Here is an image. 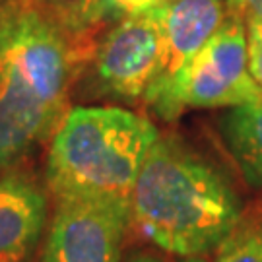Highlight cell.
Returning <instances> with one entry per match:
<instances>
[{
    "label": "cell",
    "instance_id": "cell-1",
    "mask_svg": "<svg viewBox=\"0 0 262 262\" xmlns=\"http://www.w3.org/2000/svg\"><path fill=\"white\" fill-rule=\"evenodd\" d=\"M233 183L192 146L159 134L132 190L130 220L161 251L194 258L217 249L243 214Z\"/></svg>",
    "mask_w": 262,
    "mask_h": 262
},
{
    "label": "cell",
    "instance_id": "cell-2",
    "mask_svg": "<svg viewBox=\"0 0 262 262\" xmlns=\"http://www.w3.org/2000/svg\"><path fill=\"white\" fill-rule=\"evenodd\" d=\"M159 130L121 107H74L62 117L47 158L56 198H95L130 206L142 165Z\"/></svg>",
    "mask_w": 262,
    "mask_h": 262
},
{
    "label": "cell",
    "instance_id": "cell-3",
    "mask_svg": "<svg viewBox=\"0 0 262 262\" xmlns=\"http://www.w3.org/2000/svg\"><path fill=\"white\" fill-rule=\"evenodd\" d=\"M144 101L163 121H173L188 109L262 103V90L249 68V33L243 16L229 12L214 37L171 80L150 88Z\"/></svg>",
    "mask_w": 262,
    "mask_h": 262
},
{
    "label": "cell",
    "instance_id": "cell-4",
    "mask_svg": "<svg viewBox=\"0 0 262 262\" xmlns=\"http://www.w3.org/2000/svg\"><path fill=\"white\" fill-rule=\"evenodd\" d=\"M130 206L95 198H56L43 262H119Z\"/></svg>",
    "mask_w": 262,
    "mask_h": 262
},
{
    "label": "cell",
    "instance_id": "cell-5",
    "mask_svg": "<svg viewBox=\"0 0 262 262\" xmlns=\"http://www.w3.org/2000/svg\"><path fill=\"white\" fill-rule=\"evenodd\" d=\"M163 60L159 10L121 19L95 49V74L105 92L122 99H144Z\"/></svg>",
    "mask_w": 262,
    "mask_h": 262
},
{
    "label": "cell",
    "instance_id": "cell-6",
    "mask_svg": "<svg viewBox=\"0 0 262 262\" xmlns=\"http://www.w3.org/2000/svg\"><path fill=\"white\" fill-rule=\"evenodd\" d=\"M163 60L158 80L165 84L187 64L224 26L229 14L225 0H171L159 6Z\"/></svg>",
    "mask_w": 262,
    "mask_h": 262
},
{
    "label": "cell",
    "instance_id": "cell-7",
    "mask_svg": "<svg viewBox=\"0 0 262 262\" xmlns=\"http://www.w3.org/2000/svg\"><path fill=\"white\" fill-rule=\"evenodd\" d=\"M47 222V196L26 177L0 179V262H31Z\"/></svg>",
    "mask_w": 262,
    "mask_h": 262
},
{
    "label": "cell",
    "instance_id": "cell-8",
    "mask_svg": "<svg viewBox=\"0 0 262 262\" xmlns=\"http://www.w3.org/2000/svg\"><path fill=\"white\" fill-rule=\"evenodd\" d=\"M217 126L245 181L251 187L262 188V103L227 109Z\"/></svg>",
    "mask_w": 262,
    "mask_h": 262
},
{
    "label": "cell",
    "instance_id": "cell-9",
    "mask_svg": "<svg viewBox=\"0 0 262 262\" xmlns=\"http://www.w3.org/2000/svg\"><path fill=\"white\" fill-rule=\"evenodd\" d=\"M214 262H262V200L245 208L215 249Z\"/></svg>",
    "mask_w": 262,
    "mask_h": 262
},
{
    "label": "cell",
    "instance_id": "cell-10",
    "mask_svg": "<svg viewBox=\"0 0 262 262\" xmlns=\"http://www.w3.org/2000/svg\"><path fill=\"white\" fill-rule=\"evenodd\" d=\"M43 14H47L51 19L60 24L62 28L72 33L74 37H80L85 33L84 24V8L85 0H28Z\"/></svg>",
    "mask_w": 262,
    "mask_h": 262
},
{
    "label": "cell",
    "instance_id": "cell-11",
    "mask_svg": "<svg viewBox=\"0 0 262 262\" xmlns=\"http://www.w3.org/2000/svg\"><path fill=\"white\" fill-rule=\"evenodd\" d=\"M171 0H99L94 14V28L99 24H117L130 16L146 14Z\"/></svg>",
    "mask_w": 262,
    "mask_h": 262
},
{
    "label": "cell",
    "instance_id": "cell-12",
    "mask_svg": "<svg viewBox=\"0 0 262 262\" xmlns=\"http://www.w3.org/2000/svg\"><path fill=\"white\" fill-rule=\"evenodd\" d=\"M247 33H249V68L254 82L262 90V31L247 24Z\"/></svg>",
    "mask_w": 262,
    "mask_h": 262
},
{
    "label": "cell",
    "instance_id": "cell-13",
    "mask_svg": "<svg viewBox=\"0 0 262 262\" xmlns=\"http://www.w3.org/2000/svg\"><path fill=\"white\" fill-rule=\"evenodd\" d=\"M227 10L235 12L245 19L262 18V0H225Z\"/></svg>",
    "mask_w": 262,
    "mask_h": 262
},
{
    "label": "cell",
    "instance_id": "cell-14",
    "mask_svg": "<svg viewBox=\"0 0 262 262\" xmlns=\"http://www.w3.org/2000/svg\"><path fill=\"white\" fill-rule=\"evenodd\" d=\"M97 4H99V0H85V8H84L85 29H94V14H95Z\"/></svg>",
    "mask_w": 262,
    "mask_h": 262
},
{
    "label": "cell",
    "instance_id": "cell-15",
    "mask_svg": "<svg viewBox=\"0 0 262 262\" xmlns=\"http://www.w3.org/2000/svg\"><path fill=\"white\" fill-rule=\"evenodd\" d=\"M247 24H251V26H254L256 29H260L262 31V18H249V19H245Z\"/></svg>",
    "mask_w": 262,
    "mask_h": 262
},
{
    "label": "cell",
    "instance_id": "cell-16",
    "mask_svg": "<svg viewBox=\"0 0 262 262\" xmlns=\"http://www.w3.org/2000/svg\"><path fill=\"white\" fill-rule=\"evenodd\" d=\"M181 262H206L202 256H194V258H183Z\"/></svg>",
    "mask_w": 262,
    "mask_h": 262
},
{
    "label": "cell",
    "instance_id": "cell-17",
    "mask_svg": "<svg viewBox=\"0 0 262 262\" xmlns=\"http://www.w3.org/2000/svg\"><path fill=\"white\" fill-rule=\"evenodd\" d=\"M2 2H4V0H0V4H2Z\"/></svg>",
    "mask_w": 262,
    "mask_h": 262
}]
</instances>
